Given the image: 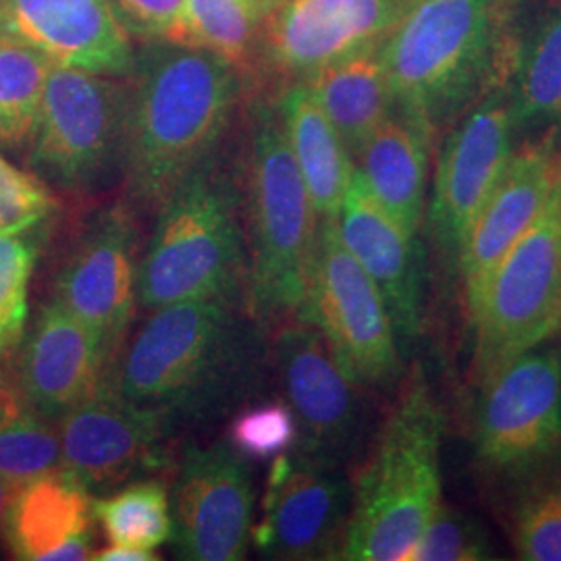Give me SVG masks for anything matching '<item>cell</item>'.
<instances>
[{"mask_svg":"<svg viewBox=\"0 0 561 561\" xmlns=\"http://www.w3.org/2000/svg\"><path fill=\"white\" fill-rule=\"evenodd\" d=\"M271 335L245 298L178 301L146 312L108 370V387L157 414L178 439L261 400Z\"/></svg>","mask_w":561,"mask_h":561,"instance_id":"6da1fadb","label":"cell"},{"mask_svg":"<svg viewBox=\"0 0 561 561\" xmlns=\"http://www.w3.org/2000/svg\"><path fill=\"white\" fill-rule=\"evenodd\" d=\"M125 101L121 175L127 204L157 213L196 167L213 157L241 96V76L225 60L173 42L136 59Z\"/></svg>","mask_w":561,"mask_h":561,"instance_id":"7a4b0ae2","label":"cell"},{"mask_svg":"<svg viewBox=\"0 0 561 561\" xmlns=\"http://www.w3.org/2000/svg\"><path fill=\"white\" fill-rule=\"evenodd\" d=\"M520 0H408L381 44L396 111L435 134L507 83Z\"/></svg>","mask_w":561,"mask_h":561,"instance_id":"3957f363","label":"cell"},{"mask_svg":"<svg viewBox=\"0 0 561 561\" xmlns=\"http://www.w3.org/2000/svg\"><path fill=\"white\" fill-rule=\"evenodd\" d=\"M240 183L248 245L245 304L273 335L280 324L300 319L321 221L277 102L254 99L248 108Z\"/></svg>","mask_w":561,"mask_h":561,"instance_id":"277c9868","label":"cell"},{"mask_svg":"<svg viewBox=\"0 0 561 561\" xmlns=\"http://www.w3.org/2000/svg\"><path fill=\"white\" fill-rule=\"evenodd\" d=\"M442 405L416 366L352 484L340 560L408 561L443 503Z\"/></svg>","mask_w":561,"mask_h":561,"instance_id":"5b68a950","label":"cell"},{"mask_svg":"<svg viewBox=\"0 0 561 561\" xmlns=\"http://www.w3.org/2000/svg\"><path fill=\"white\" fill-rule=\"evenodd\" d=\"M248 245L240 171L217 152L157 208L140 256L138 308L217 296L245 298Z\"/></svg>","mask_w":561,"mask_h":561,"instance_id":"8992f818","label":"cell"},{"mask_svg":"<svg viewBox=\"0 0 561 561\" xmlns=\"http://www.w3.org/2000/svg\"><path fill=\"white\" fill-rule=\"evenodd\" d=\"M472 379L481 387L561 329V185L541 217L497 262L470 312Z\"/></svg>","mask_w":561,"mask_h":561,"instance_id":"52a82bcc","label":"cell"},{"mask_svg":"<svg viewBox=\"0 0 561 561\" xmlns=\"http://www.w3.org/2000/svg\"><path fill=\"white\" fill-rule=\"evenodd\" d=\"M127 85L53 65L30 138V164L71 196H94L121 173Z\"/></svg>","mask_w":561,"mask_h":561,"instance_id":"ba28073f","label":"cell"},{"mask_svg":"<svg viewBox=\"0 0 561 561\" xmlns=\"http://www.w3.org/2000/svg\"><path fill=\"white\" fill-rule=\"evenodd\" d=\"M138 219L127 202L81 215L65 233L53 268L50 300L99 335L111 364L138 312Z\"/></svg>","mask_w":561,"mask_h":561,"instance_id":"9c48e42d","label":"cell"},{"mask_svg":"<svg viewBox=\"0 0 561 561\" xmlns=\"http://www.w3.org/2000/svg\"><path fill=\"white\" fill-rule=\"evenodd\" d=\"M301 321L319 329L343 373L360 387L401 377L398 335L381 291L343 243L335 219H321Z\"/></svg>","mask_w":561,"mask_h":561,"instance_id":"30bf717a","label":"cell"},{"mask_svg":"<svg viewBox=\"0 0 561 561\" xmlns=\"http://www.w3.org/2000/svg\"><path fill=\"white\" fill-rule=\"evenodd\" d=\"M474 454L507 479L561 454V343L530 347L481 385Z\"/></svg>","mask_w":561,"mask_h":561,"instance_id":"8fae6325","label":"cell"},{"mask_svg":"<svg viewBox=\"0 0 561 561\" xmlns=\"http://www.w3.org/2000/svg\"><path fill=\"white\" fill-rule=\"evenodd\" d=\"M254 474L229 439L187 443L171 491V539L180 560L245 558L254 524Z\"/></svg>","mask_w":561,"mask_h":561,"instance_id":"7c38bea8","label":"cell"},{"mask_svg":"<svg viewBox=\"0 0 561 561\" xmlns=\"http://www.w3.org/2000/svg\"><path fill=\"white\" fill-rule=\"evenodd\" d=\"M516 131L507 83L491 88L451 123L426 213L431 238L443 259H460L472 222L514 152Z\"/></svg>","mask_w":561,"mask_h":561,"instance_id":"4fadbf2b","label":"cell"},{"mask_svg":"<svg viewBox=\"0 0 561 561\" xmlns=\"http://www.w3.org/2000/svg\"><path fill=\"white\" fill-rule=\"evenodd\" d=\"M60 470L102 497L173 466L175 437L164 422L121 398L108 382L57 421Z\"/></svg>","mask_w":561,"mask_h":561,"instance_id":"5bb4252c","label":"cell"},{"mask_svg":"<svg viewBox=\"0 0 561 561\" xmlns=\"http://www.w3.org/2000/svg\"><path fill=\"white\" fill-rule=\"evenodd\" d=\"M350 510L352 484L340 463L291 447L271 461L250 541L271 560H340Z\"/></svg>","mask_w":561,"mask_h":561,"instance_id":"9a60e30c","label":"cell"},{"mask_svg":"<svg viewBox=\"0 0 561 561\" xmlns=\"http://www.w3.org/2000/svg\"><path fill=\"white\" fill-rule=\"evenodd\" d=\"M271 364L298 422L294 447L341 466L362 431L360 385L343 373L319 329L301 319L271 335Z\"/></svg>","mask_w":561,"mask_h":561,"instance_id":"2e32d148","label":"cell"},{"mask_svg":"<svg viewBox=\"0 0 561 561\" xmlns=\"http://www.w3.org/2000/svg\"><path fill=\"white\" fill-rule=\"evenodd\" d=\"M408 0H279L262 25L261 60L285 85L379 48ZM283 85V88H285Z\"/></svg>","mask_w":561,"mask_h":561,"instance_id":"e0dca14e","label":"cell"},{"mask_svg":"<svg viewBox=\"0 0 561 561\" xmlns=\"http://www.w3.org/2000/svg\"><path fill=\"white\" fill-rule=\"evenodd\" d=\"M560 185L561 144L556 131L524 141L512 152L502 178L472 222L458 259L468 314L497 262L541 217Z\"/></svg>","mask_w":561,"mask_h":561,"instance_id":"ac0fdd59","label":"cell"},{"mask_svg":"<svg viewBox=\"0 0 561 561\" xmlns=\"http://www.w3.org/2000/svg\"><path fill=\"white\" fill-rule=\"evenodd\" d=\"M0 36L108 78H129L138 59L113 0H0Z\"/></svg>","mask_w":561,"mask_h":561,"instance_id":"d6986e66","label":"cell"},{"mask_svg":"<svg viewBox=\"0 0 561 561\" xmlns=\"http://www.w3.org/2000/svg\"><path fill=\"white\" fill-rule=\"evenodd\" d=\"M18 354L21 391L48 421H59L108 381L111 358L99 335L55 300L42 304Z\"/></svg>","mask_w":561,"mask_h":561,"instance_id":"ffe728a7","label":"cell"},{"mask_svg":"<svg viewBox=\"0 0 561 561\" xmlns=\"http://www.w3.org/2000/svg\"><path fill=\"white\" fill-rule=\"evenodd\" d=\"M341 240L381 291L398 341L421 335L424 317L422 256L416 236L408 233L354 171L335 217Z\"/></svg>","mask_w":561,"mask_h":561,"instance_id":"44dd1931","label":"cell"},{"mask_svg":"<svg viewBox=\"0 0 561 561\" xmlns=\"http://www.w3.org/2000/svg\"><path fill=\"white\" fill-rule=\"evenodd\" d=\"M94 520V497L59 468L13 491L2 541L15 560H92Z\"/></svg>","mask_w":561,"mask_h":561,"instance_id":"7402d4cb","label":"cell"},{"mask_svg":"<svg viewBox=\"0 0 561 561\" xmlns=\"http://www.w3.org/2000/svg\"><path fill=\"white\" fill-rule=\"evenodd\" d=\"M435 131L396 111L354 154V167L375 201L419 238L426 215L428 159Z\"/></svg>","mask_w":561,"mask_h":561,"instance_id":"603a6c76","label":"cell"},{"mask_svg":"<svg viewBox=\"0 0 561 561\" xmlns=\"http://www.w3.org/2000/svg\"><path fill=\"white\" fill-rule=\"evenodd\" d=\"M275 102L319 219H335L356 171L354 157L304 81L285 85Z\"/></svg>","mask_w":561,"mask_h":561,"instance_id":"cb8c5ba5","label":"cell"},{"mask_svg":"<svg viewBox=\"0 0 561 561\" xmlns=\"http://www.w3.org/2000/svg\"><path fill=\"white\" fill-rule=\"evenodd\" d=\"M354 157L375 129L396 113L381 46L333 62L304 80Z\"/></svg>","mask_w":561,"mask_h":561,"instance_id":"d4e9b609","label":"cell"},{"mask_svg":"<svg viewBox=\"0 0 561 561\" xmlns=\"http://www.w3.org/2000/svg\"><path fill=\"white\" fill-rule=\"evenodd\" d=\"M507 94L516 129L561 119V0L547 7L516 44Z\"/></svg>","mask_w":561,"mask_h":561,"instance_id":"484cf974","label":"cell"},{"mask_svg":"<svg viewBox=\"0 0 561 561\" xmlns=\"http://www.w3.org/2000/svg\"><path fill=\"white\" fill-rule=\"evenodd\" d=\"M268 9L259 0H183L169 42L210 53L238 73H252L261 60L262 25Z\"/></svg>","mask_w":561,"mask_h":561,"instance_id":"4316f807","label":"cell"},{"mask_svg":"<svg viewBox=\"0 0 561 561\" xmlns=\"http://www.w3.org/2000/svg\"><path fill=\"white\" fill-rule=\"evenodd\" d=\"M60 468L57 422L21 391L15 370L0 373V477L13 491Z\"/></svg>","mask_w":561,"mask_h":561,"instance_id":"83f0119b","label":"cell"},{"mask_svg":"<svg viewBox=\"0 0 561 561\" xmlns=\"http://www.w3.org/2000/svg\"><path fill=\"white\" fill-rule=\"evenodd\" d=\"M512 481L505 518L516 558L561 561V454Z\"/></svg>","mask_w":561,"mask_h":561,"instance_id":"f1b7e54d","label":"cell"},{"mask_svg":"<svg viewBox=\"0 0 561 561\" xmlns=\"http://www.w3.org/2000/svg\"><path fill=\"white\" fill-rule=\"evenodd\" d=\"M94 518L108 542L157 551L171 539V500L157 477L94 497Z\"/></svg>","mask_w":561,"mask_h":561,"instance_id":"f546056e","label":"cell"},{"mask_svg":"<svg viewBox=\"0 0 561 561\" xmlns=\"http://www.w3.org/2000/svg\"><path fill=\"white\" fill-rule=\"evenodd\" d=\"M53 62L27 44L0 36V144L32 138Z\"/></svg>","mask_w":561,"mask_h":561,"instance_id":"4dcf8cb0","label":"cell"},{"mask_svg":"<svg viewBox=\"0 0 561 561\" xmlns=\"http://www.w3.org/2000/svg\"><path fill=\"white\" fill-rule=\"evenodd\" d=\"M42 238V225L20 233H0V362L18 352L25 335L27 291Z\"/></svg>","mask_w":561,"mask_h":561,"instance_id":"1f68e13d","label":"cell"},{"mask_svg":"<svg viewBox=\"0 0 561 561\" xmlns=\"http://www.w3.org/2000/svg\"><path fill=\"white\" fill-rule=\"evenodd\" d=\"M227 439L245 458H275L298 442V422L285 400L252 401L236 412Z\"/></svg>","mask_w":561,"mask_h":561,"instance_id":"d6a6232c","label":"cell"},{"mask_svg":"<svg viewBox=\"0 0 561 561\" xmlns=\"http://www.w3.org/2000/svg\"><path fill=\"white\" fill-rule=\"evenodd\" d=\"M482 560H493V549L484 528L443 502L424 526L408 561Z\"/></svg>","mask_w":561,"mask_h":561,"instance_id":"836d02e7","label":"cell"},{"mask_svg":"<svg viewBox=\"0 0 561 561\" xmlns=\"http://www.w3.org/2000/svg\"><path fill=\"white\" fill-rule=\"evenodd\" d=\"M57 198L36 175L0 154V233H20L48 221Z\"/></svg>","mask_w":561,"mask_h":561,"instance_id":"e575fe53","label":"cell"},{"mask_svg":"<svg viewBox=\"0 0 561 561\" xmlns=\"http://www.w3.org/2000/svg\"><path fill=\"white\" fill-rule=\"evenodd\" d=\"M113 4L131 36L152 42H169L183 9V0H113Z\"/></svg>","mask_w":561,"mask_h":561,"instance_id":"d590c367","label":"cell"},{"mask_svg":"<svg viewBox=\"0 0 561 561\" xmlns=\"http://www.w3.org/2000/svg\"><path fill=\"white\" fill-rule=\"evenodd\" d=\"M92 560L96 561H157L159 556L150 549L141 547H131V545H115L111 542L101 551H94Z\"/></svg>","mask_w":561,"mask_h":561,"instance_id":"8d00e7d4","label":"cell"},{"mask_svg":"<svg viewBox=\"0 0 561 561\" xmlns=\"http://www.w3.org/2000/svg\"><path fill=\"white\" fill-rule=\"evenodd\" d=\"M11 495H13V489L2 481L0 477V542H2V526H4V514H7V507L11 502Z\"/></svg>","mask_w":561,"mask_h":561,"instance_id":"74e56055","label":"cell"},{"mask_svg":"<svg viewBox=\"0 0 561 561\" xmlns=\"http://www.w3.org/2000/svg\"><path fill=\"white\" fill-rule=\"evenodd\" d=\"M259 2H261L262 7H266V9H268V13H271V9H273L279 0H259Z\"/></svg>","mask_w":561,"mask_h":561,"instance_id":"f35d334b","label":"cell"}]
</instances>
